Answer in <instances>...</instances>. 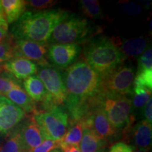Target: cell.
I'll list each match as a JSON object with an SVG mask.
<instances>
[{"label":"cell","mask_w":152,"mask_h":152,"mask_svg":"<svg viewBox=\"0 0 152 152\" xmlns=\"http://www.w3.org/2000/svg\"><path fill=\"white\" fill-rule=\"evenodd\" d=\"M13 37L10 35L7 40L0 44V64L14 58L13 52Z\"/></svg>","instance_id":"27"},{"label":"cell","mask_w":152,"mask_h":152,"mask_svg":"<svg viewBox=\"0 0 152 152\" xmlns=\"http://www.w3.org/2000/svg\"><path fill=\"white\" fill-rule=\"evenodd\" d=\"M135 69L133 66L121 65L102 77V92L104 94L131 96Z\"/></svg>","instance_id":"7"},{"label":"cell","mask_w":152,"mask_h":152,"mask_svg":"<svg viewBox=\"0 0 152 152\" xmlns=\"http://www.w3.org/2000/svg\"><path fill=\"white\" fill-rule=\"evenodd\" d=\"M63 152H80V150L79 147H71L68 148L64 151Z\"/></svg>","instance_id":"36"},{"label":"cell","mask_w":152,"mask_h":152,"mask_svg":"<svg viewBox=\"0 0 152 152\" xmlns=\"http://www.w3.org/2000/svg\"><path fill=\"white\" fill-rule=\"evenodd\" d=\"M18 128L26 152L37 147L45 140L40 128L33 116L21 121Z\"/></svg>","instance_id":"13"},{"label":"cell","mask_w":152,"mask_h":152,"mask_svg":"<svg viewBox=\"0 0 152 152\" xmlns=\"http://www.w3.org/2000/svg\"><path fill=\"white\" fill-rule=\"evenodd\" d=\"M48 45L31 40L15 39L13 42L14 58H23L37 63L41 67H51L48 61Z\"/></svg>","instance_id":"9"},{"label":"cell","mask_w":152,"mask_h":152,"mask_svg":"<svg viewBox=\"0 0 152 152\" xmlns=\"http://www.w3.org/2000/svg\"><path fill=\"white\" fill-rule=\"evenodd\" d=\"M96 152H109V149H108L107 147H105V148H103V149L99 150Z\"/></svg>","instance_id":"37"},{"label":"cell","mask_w":152,"mask_h":152,"mask_svg":"<svg viewBox=\"0 0 152 152\" xmlns=\"http://www.w3.org/2000/svg\"><path fill=\"white\" fill-rule=\"evenodd\" d=\"M7 139L0 146V152H26L23 144L18 126L7 134Z\"/></svg>","instance_id":"22"},{"label":"cell","mask_w":152,"mask_h":152,"mask_svg":"<svg viewBox=\"0 0 152 152\" xmlns=\"http://www.w3.org/2000/svg\"><path fill=\"white\" fill-rule=\"evenodd\" d=\"M132 132L133 141L137 149L149 151L151 146V123H149L145 120L139 121L133 127Z\"/></svg>","instance_id":"17"},{"label":"cell","mask_w":152,"mask_h":152,"mask_svg":"<svg viewBox=\"0 0 152 152\" xmlns=\"http://www.w3.org/2000/svg\"><path fill=\"white\" fill-rule=\"evenodd\" d=\"M37 73V77L42 82L55 105L64 104L66 99V92L61 73L52 66L42 67Z\"/></svg>","instance_id":"10"},{"label":"cell","mask_w":152,"mask_h":152,"mask_svg":"<svg viewBox=\"0 0 152 152\" xmlns=\"http://www.w3.org/2000/svg\"><path fill=\"white\" fill-rule=\"evenodd\" d=\"M134 147L128 145L125 142H119L113 144L109 149V152H133Z\"/></svg>","instance_id":"32"},{"label":"cell","mask_w":152,"mask_h":152,"mask_svg":"<svg viewBox=\"0 0 152 152\" xmlns=\"http://www.w3.org/2000/svg\"><path fill=\"white\" fill-rule=\"evenodd\" d=\"M81 12L88 18L96 19L102 16L99 1L96 0H81L79 3Z\"/></svg>","instance_id":"23"},{"label":"cell","mask_w":152,"mask_h":152,"mask_svg":"<svg viewBox=\"0 0 152 152\" xmlns=\"http://www.w3.org/2000/svg\"><path fill=\"white\" fill-rule=\"evenodd\" d=\"M107 144V142L99 137L91 129H83V137L79 144L80 152H96L106 147Z\"/></svg>","instance_id":"20"},{"label":"cell","mask_w":152,"mask_h":152,"mask_svg":"<svg viewBox=\"0 0 152 152\" xmlns=\"http://www.w3.org/2000/svg\"><path fill=\"white\" fill-rule=\"evenodd\" d=\"M0 71L18 80H25L37 73V64L23 58H13L0 65Z\"/></svg>","instance_id":"14"},{"label":"cell","mask_w":152,"mask_h":152,"mask_svg":"<svg viewBox=\"0 0 152 152\" xmlns=\"http://www.w3.org/2000/svg\"><path fill=\"white\" fill-rule=\"evenodd\" d=\"M113 38L118 48L126 59L140 56L145 52L146 49L149 47V40L147 38L143 36L130 38L124 40H122L119 38L118 39Z\"/></svg>","instance_id":"16"},{"label":"cell","mask_w":152,"mask_h":152,"mask_svg":"<svg viewBox=\"0 0 152 152\" xmlns=\"http://www.w3.org/2000/svg\"><path fill=\"white\" fill-rule=\"evenodd\" d=\"M66 99L65 106L71 114L102 92V77L84 59L75 61L63 75Z\"/></svg>","instance_id":"1"},{"label":"cell","mask_w":152,"mask_h":152,"mask_svg":"<svg viewBox=\"0 0 152 152\" xmlns=\"http://www.w3.org/2000/svg\"><path fill=\"white\" fill-rule=\"evenodd\" d=\"M51 152H63L61 150V149H54V150H52V151Z\"/></svg>","instance_id":"39"},{"label":"cell","mask_w":152,"mask_h":152,"mask_svg":"<svg viewBox=\"0 0 152 152\" xmlns=\"http://www.w3.org/2000/svg\"><path fill=\"white\" fill-rule=\"evenodd\" d=\"M69 14L61 9L26 11L11 26V35L15 39L47 44L55 27Z\"/></svg>","instance_id":"2"},{"label":"cell","mask_w":152,"mask_h":152,"mask_svg":"<svg viewBox=\"0 0 152 152\" xmlns=\"http://www.w3.org/2000/svg\"><path fill=\"white\" fill-rule=\"evenodd\" d=\"M133 87H143L150 91L152 90V70L137 71L134 76Z\"/></svg>","instance_id":"25"},{"label":"cell","mask_w":152,"mask_h":152,"mask_svg":"<svg viewBox=\"0 0 152 152\" xmlns=\"http://www.w3.org/2000/svg\"><path fill=\"white\" fill-rule=\"evenodd\" d=\"M1 4L8 24L16 22L27 9L23 0H2Z\"/></svg>","instance_id":"21"},{"label":"cell","mask_w":152,"mask_h":152,"mask_svg":"<svg viewBox=\"0 0 152 152\" xmlns=\"http://www.w3.org/2000/svg\"><path fill=\"white\" fill-rule=\"evenodd\" d=\"M58 1L54 0H29L26 1V8L30 9V11L37 12L47 9L52 8L54 5L58 4Z\"/></svg>","instance_id":"26"},{"label":"cell","mask_w":152,"mask_h":152,"mask_svg":"<svg viewBox=\"0 0 152 152\" xmlns=\"http://www.w3.org/2000/svg\"><path fill=\"white\" fill-rule=\"evenodd\" d=\"M97 33L87 19L70 13L55 27L48 42L52 45L87 43Z\"/></svg>","instance_id":"4"},{"label":"cell","mask_w":152,"mask_h":152,"mask_svg":"<svg viewBox=\"0 0 152 152\" xmlns=\"http://www.w3.org/2000/svg\"><path fill=\"white\" fill-rule=\"evenodd\" d=\"M80 51L79 45L53 44L49 47L47 56L54 67L64 70L76 61Z\"/></svg>","instance_id":"11"},{"label":"cell","mask_w":152,"mask_h":152,"mask_svg":"<svg viewBox=\"0 0 152 152\" xmlns=\"http://www.w3.org/2000/svg\"><path fill=\"white\" fill-rule=\"evenodd\" d=\"M132 105L133 110L141 109L151 98V91L143 87H133L132 95Z\"/></svg>","instance_id":"24"},{"label":"cell","mask_w":152,"mask_h":152,"mask_svg":"<svg viewBox=\"0 0 152 152\" xmlns=\"http://www.w3.org/2000/svg\"><path fill=\"white\" fill-rule=\"evenodd\" d=\"M133 152H148L147 150H144V149H137V150H134Z\"/></svg>","instance_id":"38"},{"label":"cell","mask_w":152,"mask_h":152,"mask_svg":"<svg viewBox=\"0 0 152 152\" xmlns=\"http://www.w3.org/2000/svg\"><path fill=\"white\" fill-rule=\"evenodd\" d=\"M0 27L3 28L6 30H8L9 28V24L7 23V20H6L2 6L1 4V1H0Z\"/></svg>","instance_id":"34"},{"label":"cell","mask_w":152,"mask_h":152,"mask_svg":"<svg viewBox=\"0 0 152 152\" xmlns=\"http://www.w3.org/2000/svg\"><path fill=\"white\" fill-rule=\"evenodd\" d=\"M142 116L149 123H152V99L151 98L146 103L142 109Z\"/></svg>","instance_id":"33"},{"label":"cell","mask_w":152,"mask_h":152,"mask_svg":"<svg viewBox=\"0 0 152 152\" xmlns=\"http://www.w3.org/2000/svg\"><path fill=\"white\" fill-rule=\"evenodd\" d=\"M152 70V49L149 47L138 59L137 71Z\"/></svg>","instance_id":"28"},{"label":"cell","mask_w":152,"mask_h":152,"mask_svg":"<svg viewBox=\"0 0 152 152\" xmlns=\"http://www.w3.org/2000/svg\"><path fill=\"white\" fill-rule=\"evenodd\" d=\"M83 123L80 121H71L63 137L58 140L59 149L64 151L71 147H79L83 134Z\"/></svg>","instance_id":"18"},{"label":"cell","mask_w":152,"mask_h":152,"mask_svg":"<svg viewBox=\"0 0 152 152\" xmlns=\"http://www.w3.org/2000/svg\"><path fill=\"white\" fill-rule=\"evenodd\" d=\"M85 61L102 77L122 65L126 60L113 38L97 36L90 39L83 49Z\"/></svg>","instance_id":"3"},{"label":"cell","mask_w":152,"mask_h":152,"mask_svg":"<svg viewBox=\"0 0 152 152\" xmlns=\"http://www.w3.org/2000/svg\"><path fill=\"white\" fill-rule=\"evenodd\" d=\"M9 37H10V35H9L8 31L4 29L3 28L0 27V44L7 40Z\"/></svg>","instance_id":"35"},{"label":"cell","mask_w":152,"mask_h":152,"mask_svg":"<svg viewBox=\"0 0 152 152\" xmlns=\"http://www.w3.org/2000/svg\"><path fill=\"white\" fill-rule=\"evenodd\" d=\"M33 117L40 128L45 140L58 141L64 135L69 125L68 112L60 106L34 112Z\"/></svg>","instance_id":"6"},{"label":"cell","mask_w":152,"mask_h":152,"mask_svg":"<svg viewBox=\"0 0 152 152\" xmlns=\"http://www.w3.org/2000/svg\"><path fill=\"white\" fill-rule=\"evenodd\" d=\"M23 87L26 92L35 103L41 102V106L42 107L49 106L52 104L53 100L45 89L42 82L37 76L32 75L25 79Z\"/></svg>","instance_id":"15"},{"label":"cell","mask_w":152,"mask_h":152,"mask_svg":"<svg viewBox=\"0 0 152 152\" xmlns=\"http://www.w3.org/2000/svg\"><path fill=\"white\" fill-rule=\"evenodd\" d=\"M101 106L113 128L121 132L129 130L134 120L132 101L121 95L101 92Z\"/></svg>","instance_id":"5"},{"label":"cell","mask_w":152,"mask_h":152,"mask_svg":"<svg viewBox=\"0 0 152 152\" xmlns=\"http://www.w3.org/2000/svg\"><path fill=\"white\" fill-rule=\"evenodd\" d=\"M26 113L3 95H0V134H8L18 126Z\"/></svg>","instance_id":"12"},{"label":"cell","mask_w":152,"mask_h":152,"mask_svg":"<svg viewBox=\"0 0 152 152\" xmlns=\"http://www.w3.org/2000/svg\"><path fill=\"white\" fill-rule=\"evenodd\" d=\"M4 96L20 107L25 113H34L36 111L35 102L31 99L20 85L15 87Z\"/></svg>","instance_id":"19"},{"label":"cell","mask_w":152,"mask_h":152,"mask_svg":"<svg viewBox=\"0 0 152 152\" xmlns=\"http://www.w3.org/2000/svg\"><path fill=\"white\" fill-rule=\"evenodd\" d=\"M80 122L84 128H90L102 140L109 143L116 140L117 130L113 128L101 106V94L93 102L88 109V113Z\"/></svg>","instance_id":"8"},{"label":"cell","mask_w":152,"mask_h":152,"mask_svg":"<svg viewBox=\"0 0 152 152\" xmlns=\"http://www.w3.org/2000/svg\"><path fill=\"white\" fill-rule=\"evenodd\" d=\"M20 85L18 81L11 77H0V95H4L15 87Z\"/></svg>","instance_id":"31"},{"label":"cell","mask_w":152,"mask_h":152,"mask_svg":"<svg viewBox=\"0 0 152 152\" xmlns=\"http://www.w3.org/2000/svg\"><path fill=\"white\" fill-rule=\"evenodd\" d=\"M56 149H59L58 141L45 140L39 146L28 152H51L52 150Z\"/></svg>","instance_id":"30"},{"label":"cell","mask_w":152,"mask_h":152,"mask_svg":"<svg viewBox=\"0 0 152 152\" xmlns=\"http://www.w3.org/2000/svg\"><path fill=\"white\" fill-rule=\"evenodd\" d=\"M120 9L123 14L127 16H138L142 12V7L141 6L137 3L130 1H125L121 4Z\"/></svg>","instance_id":"29"}]
</instances>
